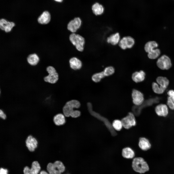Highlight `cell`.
<instances>
[{"label":"cell","instance_id":"cell-21","mask_svg":"<svg viewBox=\"0 0 174 174\" xmlns=\"http://www.w3.org/2000/svg\"><path fill=\"white\" fill-rule=\"evenodd\" d=\"M27 61L28 63L32 66L37 65L40 61V59L38 55L35 53L31 54L27 57Z\"/></svg>","mask_w":174,"mask_h":174},{"label":"cell","instance_id":"cell-25","mask_svg":"<svg viewBox=\"0 0 174 174\" xmlns=\"http://www.w3.org/2000/svg\"><path fill=\"white\" fill-rule=\"evenodd\" d=\"M158 46L157 43L154 41H150L147 42L145 44L144 49L148 53L153 51L154 49L157 47Z\"/></svg>","mask_w":174,"mask_h":174},{"label":"cell","instance_id":"cell-19","mask_svg":"<svg viewBox=\"0 0 174 174\" xmlns=\"http://www.w3.org/2000/svg\"><path fill=\"white\" fill-rule=\"evenodd\" d=\"M145 73L143 70L136 71L132 74V79L136 83H138L143 81L145 79Z\"/></svg>","mask_w":174,"mask_h":174},{"label":"cell","instance_id":"cell-31","mask_svg":"<svg viewBox=\"0 0 174 174\" xmlns=\"http://www.w3.org/2000/svg\"><path fill=\"white\" fill-rule=\"evenodd\" d=\"M167 105L171 110H174V102L169 96L167 98Z\"/></svg>","mask_w":174,"mask_h":174},{"label":"cell","instance_id":"cell-6","mask_svg":"<svg viewBox=\"0 0 174 174\" xmlns=\"http://www.w3.org/2000/svg\"><path fill=\"white\" fill-rule=\"evenodd\" d=\"M82 23V21L80 17H75L68 22L67 29L72 33H76L81 28Z\"/></svg>","mask_w":174,"mask_h":174},{"label":"cell","instance_id":"cell-5","mask_svg":"<svg viewBox=\"0 0 174 174\" xmlns=\"http://www.w3.org/2000/svg\"><path fill=\"white\" fill-rule=\"evenodd\" d=\"M46 70L48 74L44 78V81L52 84L56 83L59 79V75L56 68L53 66H49Z\"/></svg>","mask_w":174,"mask_h":174},{"label":"cell","instance_id":"cell-13","mask_svg":"<svg viewBox=\"0 0 174 174\" xmlns=\"http://www.w3.org/2000/svg\"><path fill=\"white\" fill-rule=\"evenodd\" d=\"M155 111L159 116L166 117L168 115L169 111L167 106L165 104H161L157 105Z\"/></svg>","mask_w":174,"mask_h":174},{"label":"cell","instance_id":"cell-33","mask_svg":"<svg viewBox=\"0 0 174 174\" xmlns=\"http://www.w3.org/2000/svg\"><path fill=\"white\" fill-rule=\"evenodd\" d=\"M7 117L6 115L2 110L0 109V117L3 119H5Z\"/></svg>","mask_w":174,"mask_h":174},{"label":"cell","instance_id":"cell-14","mask_svg":"<svg viewBox=\"0 0 174 174\" xmlns=\"http://www.w3.org/2000/svg\"><path fill=\"white\" fill-rule=\"evenodd\" d=\"M91 10L93 13L96 16H100L103 14L105 10L104 6L98 2L94 3L92 6Z\"/></svg>","mask_w":174,"mask_h":174},{"label":"cell","instance_id":"cell-10","mask_svg":"<svg viewBox=\"0 0 174 174\" xmlns=\"http://www.w3.org/2000/svg\"><path fill=\"white\" fill-rule=\"evenodd\" d=\"M132 102L135 105L139 106L144 102L143 94L140 91L135 89L133 90L131 94Z\"/></svg>","mask_w":174,"mask_h":174},{"label":"cell","instance_id":"cell-11","mask_svg":"<svg viewBox=\"0 0 174 174\" xmlns=\"http://www.w3.org/2000/svg\"><path fill=\"white\" fill-rule=\"evenodd\" d=\"M41 169L40 164L37 161H34L32 163L31 167L30 168L28 166L24 168V174H38Z\"/></svg>","mask_w":174,"mask_h":174},{"label":"cell","instance_id":"cell-7","mask_svg":"<svg viewBox=\"0 0 174 174\" xmlns=\"http://www.w3.org/2000/svg\"><path fill=\"white\" fill-rule=\"evenodd\" d=\"M121 121L123 127L125 129H129L133 126H135L136 121L133 113L129 112L125 117L122 118Z\"/></svg>","mask_w":174,"mask_h":174},{"label":"cell","instance_id":"cell-17","mask_svg":"<svg viewBox=\"0 0 174 174\" xmlns=\"http://www.w3.org/2000/svg\"><path fill=\"white\" fill-rule=\"evenodd\" d=\"M138 145L140 148L144 151H147L151 147V145L149 139L144 137L139 138Z\"/></svg>","mask_w":174,"mask_h":174},{"label":"cell","instance_id":"cell-16","mask_svg":"<svg viewBox=\"0 0 174 174\" xmlns=\"http://www.w3.org/2000/svg\"><path fill=\"white\" fill-rule=\"evenodd\" d=\"M69 62L70 67L72 69L76 70L80 69L82 65V62L81 60L76 57L71 58Z\"/></svg>","mask_w":174,"mask_h":174},{"label":"cell","instance_id":"cell-26","mask_svg":"<svg viewBox=\"0 0 174 174\" xmlns=\"http://www.w3.org/2000/svg\"><path fill=\"white\" fill-rule=\"evenodd\" d=\"M152 87L153 92L155 93L159 94H163L166 89L160 86L157 83L155 82L152 83Z\"/></svg>","mask_w":174,"mask_h":174},{"label":"cell","instance_id":"cell-15","mask_svg":"<svg viewBox=\"0 0 174 174\" xmlns=\"http://www.w3.org/2000/svg\"><path fill=\"white\" fill-rule=\"evenodd\" d=\"M15 25L14 22L7 21L4 19H1L0 20V29L6 32H10Z\"/></svg>","mask_w":174,"mask_h":174},{"label":"cell","instance_id":"cell-2","mask_svg":"<svg viewBox=\"0 0 174 174\" xmlns=\"http://www.w3.org/2000/svg\"><path fill=\"white\" fill-rule=\"evenodd\" d=\"M132 167L134 171L140 174L144 173L149 169L147 163L143 158L140 157H136L133 159Z\"/></svg>","mask_w":174,"mask_h":174},{"label":"cell","instance_id":"cell-36","mask_svg":"<svg viewBox=\"0 0 174 174\" xmlns=\"http://www.w3.org/2000/svg\"><path fill=\"white\" fill-rule=\"evenodd\" d=\"M55 1L58 2H61L63 0H54Z\"/></svg>","mask_w":174,"mask_h":174},{"label":"cell","instance_id":"cell-30","mask_svg":"<svg viewBox=\"0 0 174 174\" xmlns=\"http://www.w3.org/2000/svg\"><path fill=\"white\" fill-rule=\"evenodd\" d=\"M115 71L114 68L112 66L106 67L103 71L105 77L109 76L113 74Z\"/></svg>","mask_w":174,"mask_h":174},{"label":"cell","instance_id":"cell-34","mask_svg":"<svg viewBox=\"0 0 174 174\" xmlns=\"http://www.w3.org/2000/svg\"><path fill=\"white\" fill-rule=\"evenodd\" d=\"M8 170L6 169L1 168L0 170V174H8Z\"/></svg>","mask_w":174,"mask_h":174},{"label":"cell","instance_id":"cell-32","mask_svg":"<svg viewBox=\"0 0 174 174\" xmlns=\"http://www.w3.org/2000/svg\"><path fill=\"white\" fill-rule=\"evenodd\" d=\"M167 94L168 96L174 102V90L172 89L169 90L168 91Z\"/></svg>","mask_w":174,"mask_h":174},{"label":"cell","instance_id":"cell-35","mask_svg":"<svg viewBox=\"0 0 174 174\" xmlns=\"http://www.w3.org/2000/svg\"><path fill=\"white\" fill-rule=\"evenodd\" d=\"M39 174H49V173H48L47 172H46V171L44 170H43L41 171L40 173Z\"/></svg>","mask_w":174,"mask_h":174},{"label":"cell","instance_id":"cell-23","mask_svg":"<svg viewBox=\"0 0 174 174\" xmlns=\"http://www.w3.org/2000/svg\"><path fill=\"white\" fill-rule=\"evenodd\" d=\"M122 155L124 158L132 159L135 156V152L130 148L127 147L124 148L122 151Z\"/></svg>","mask_w":174,"mask_h":174},{"label":"cell","instance_id":"cell-22","mask_svg":"<svg viewBox=\"0 0 174 174\" xmlns=\"http://www.w3.org/2000/svg\"><path fill=\"white\" fill-rule=\"evenodd\" d=\"M53 121L55 124L56 125H63L66 122L65 116L62 114H57L54 117Z\"/></svg>","mask_w":174,"mask_h":174},{"label":"cell","instance_id":"cell-20","mask_svg":"<svg viewBox=\"0 0 174 174\" xmlns=\"http://www.w3.org/2000/svg\"><path fill=\"white\" fill-rule=\"evenodd\" d=\"M120 39V34L117 32L111 35L108 37L107 41L108 43L115 45L118 44Z\"/></svg>","mask_w":174,"mask_h":174},{"label":"cell","instance_id":"cell-12","mask_svg":"<svg viewBox=\"0 0 174 174\" xmlns=\"http://www.w3.org/2000/svg\"><path fill=\"white\" fill-rule=\"evenodd\" d=\"M26 145L28 149L30 152L35 151L37 146L38 142L36 139L31 135L28 136L25 141Z\"/></svg>","mask_w":174,"mask_h":174},{"label":"cell","instance_id":"cell-24","mask_svg":"<svg viewBox=\"0 0 174 174\" xmlns=\"http://www.w3.org/2000/svg\"><path fill=\"white\" fill-rule=\"evenodd\" d=\"M156 80L157 83L159 85L166 89L169 83V80L165 77L159 76L157 78Z\"/></svg>","mask_w":174,"mask_h":174},{"label":"cell","instance_id":"cell-9","mask_svg":"<svg viewBox=\"0 0 174 174\" xmlns=\"http://www.w3.org/2000/svg\"><path fill=\"white\" fill-rule=\"evenodd\" d=\"M135 43V40L132 37L127 36L124 37L121 39L118 44L121 49L125 50L127 48H131Z\"/></svg>","mask_w":174,"mask_h":174},{"label":"cell","instance_id":"cell-18","mask_svg":"<svg viewBox=\"0 0 174 174\" xmlns=\"http://www.w3.org/2000/svg\"><path fill=\"white\" fill-rule=\"evenodd\" d=\"M51 18V15L50 13L48 11H45L38 17L37 21L40 24H46L50 22Z\"/></svg>","mask_w":174,"mask_h":174},{"label":"cell","instance_id":"cell-27","mask_svg":"<svg viewBox=\"0 0 174 174\" xmlns=\"http://www.w3.org/2000/svg\"><path fill=\"white\" fill-rule=\"evenodd\" d=\"M105 77L103 71L94 74L92 76V79L94 82L97 83Z\"/></svg>","mask_w":174,"mask_h":174},{"label":"cell","instance_id":"cell-1","mask_svg":"<svg viewBox=\"0 0 174 174\" xmlns=\"http://www.w3.org/2000/svg\"><path fill=\"white\" fill-rule=\"evenodd\" d=\"M69 39L71 43L80 52H82L84 49L86 43L85 38L83 36L76 33H71Z\"/></svg>","mask_w":174,"mask_h":174},{"label":"cell","instance_id":"cell-29","mask_svg":"<svg viewBox=\"0 0 174 174\" xmlns=\"http://www.w3.org/2000/svg\"><path fill=\"white\" fill-rule=\"evenodd\" d=\"M160 50L158 49H154L152 51L148 53V57L151 59H154L157 58L160 54Z\"/></svg>","mask_w":174,"mask_h":174},{"label":"cell","instance_id":"cell-28","mask_svg":"<svg viewBox=\"0 0 174 174\" xmlns=\"http://www.w3.org/2000/svg\"><path fill=\"white\" fill-rule=\"evenodd\" d=\"M112 125L114 129L117 131L120 130L123 127L121 120L118 119L114 120L112 122Z\"/></svg>","mask_w":174,"mask_h":174},{"label":"cell","instance_id":"cell-3","mask_svg":"<svg viewBox=\"0 0 174 174\" xmlns=\"http://www.w3.org/2000/svg\"><path fill=\"white\" fill-rule=\"evenodd\" d=\"M47 169L49 174H62L65 171V167L62 162L57 160L53 163H49Z\"/></svg>","mask_w":174,"mask_h":174},{"label":"cell","instance_id":"cell-8","mask_svg":"<svg viewBox=\"0 0 174 174\" xmlns=\"http://www.w3.org/2000/svg\"><path fill=\"white\" fill-rule=\"evenodd\" d=\"M157 65L158 67L162 70H167L171 67L172 64L170 58L167 56L164 55L158 59Z\"/></svg>","mask_w":174,"mask_h":174},{"label":"cell","instance_id":"cell-4","mask_svg":"<svg viewBox=\"0 0 174 174\" xmlns=\"http://www.w3.org/2000/svg\"><path fill=\"white\" fill-rule=\"evenodd\" d=\"M80 106V102L77 100H72L67 102L63 108V111L65 116H71L75 112L74 108H78Z\"/></svg>","mask_w":174,"mask_h":174}]
</instances>
